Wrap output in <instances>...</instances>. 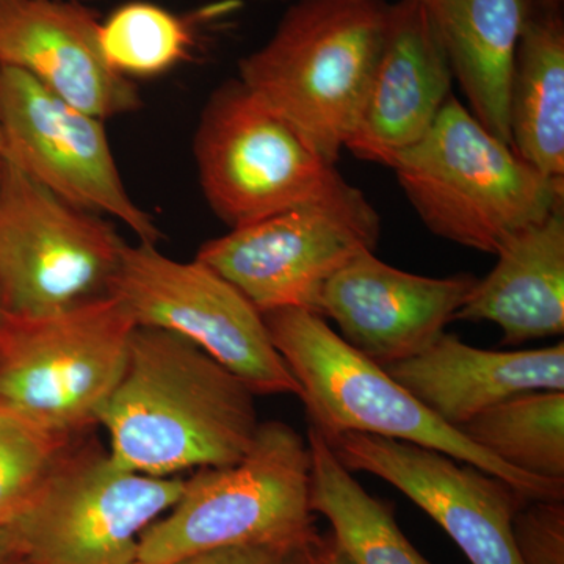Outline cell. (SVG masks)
<instances>
[{
    "mask_svg": "<svg viewBox=\"0 0 564 564\" xmlns=\"http://www.w3.org/2000/svg\"><path fill=\"white\" fill-rule=\"evenodd\" d=\"M389 169L429 231L488 254L564 203V180L519 158L454 95Z\"/></svg>",
    "mask_w": 564,
    "mask_h": 564,
    "instance_id": "3",
    "label": "cell"
},
{
    "mask_svg": "<svg viewBox=\"0 0 564 564\" xmlns=\"http://www.w3.org/2000/svg\"><path fill=\"white\" fill-rule=\"evenodd\" d=\"M185 478L122 469L110 455L61 463L9 525L28 564H133L140 538L184 491Z\"/></svg>",
    "mask_w": 564,
    "mask_h": 564,
    "instance_id": "11",
    "label": "cell"
},
{
    "mask_svg": "<svg viewBox=\"0 0 564 564\" xmlns=\"http://www.w3.org/2000/svg\"><path fill=\"white\" fill-rule=\"evenodd\" d=\"M513 541L522 564H564L563 500H529L513 519Z\"/></svg>",
    "mask_w": 564,
    "mask_h": 564,
    "instance_id": "25",
    "label": "cell"
},
{
    "mask_svg": "<svg viewBox=\"0 0 564 564\" xmlns=\"http://www.w3.org/2000/svg\"><path fill=\"white\" fill-rule=\"evenodd\" d=\"M511 148L538 172L564 180V28L532 14L516 50L510 84Z\"/></svg>",
    "mask_w": 564,
    "mask_h": 564,
    "instance_id": "20",
    "label": "cell"
},
{
    "mask_svg": "<svg viewBox=\"0 0 564 564\" xmlns=\"http://www.w3.org/2000/svg\"><path fill=\"white\" fill-rule=\"evenodd\" d=\"M68 440L0 408V527L20 516L61 466Z\"/></svg>",
    "mask_w": 564,
    "mask_h": 564,
    "instance_id": "24",
    "label": "cell"
},
{
    "mask_svg": "<svg viewBox=\"0 0 564 564\" xmlns=\"http://www.w3.org/2000/svg\"><path fill=\"white\" fill-rule=\"evenodd\" d=\"M392 3L295 0L239 79L336 165L383 50Z\"/></svg>",
    "mask_w": 564,
    "mask_h": 564,
    "instance_id": "2",
    "label": "cell"
},
{
    "mask_svg": "<svg viewBox=\"0 0 564 564\" xmlns=\"http://www.w3.org/2000/svg\"><path fill=\"white\" fill-rule=\"evenodd\" d=\"M443 41L470 113L511 147L510 84L533 0H415Z\"/></svg>",
    "mask_w": 564,
    "mask_h": 564,
    "instance_id": "19",
    "label": "cell"
},
{
    "mask_svg": "<svg viewBox=\"0 0 564 564\" xmlns=\"http://www.w3.org/2000/svg\"><path fill=\"white\" fill-rule=\"evenodd\" d=\"M135 328L113 295L44 317L2 315L0 408L68 436L98 423Z\"/></svg>",
    "mask_w": 564,
    "mask_h": 564,
    "instance_id": "6",
    "label": "cell"
},
{
    "mask_svg": "<svg viewBox=\"0 0 564 564\" xmlns=\"http://www.w3.org/2000/svg\"><path fill=\"white\" fill-rule=\"evenodd\" d=\"M110 295L137 326L165 329L202 348L256 395L302 397L262 313L206 263L181 262L158 245H126Z\"/></svg>",
    "mask_w": 564,
    "mask_h": 564,
    "instance_id": "9",
    "label": "cell"
},
{
    "mask_svg": "<svg viewBox=\"0 0 564 564\" xmlns=\"http://www.w3.org/2000/svg\"><path fill=\"white\" fill-rule=\"evenodd\" d=\"M20 560L17 540L9 525L0 527V564H14Z\"/></svg>",
    "mask_w": 564,
    "mask_h": 564,
    "instance_id": "28",
    "label": "cell"
},
{
    "mask_svg": "<svg viewBox=\"0 0 564 564\" xmlns=\"http://www.w3.org/2000/svg\"><path fill=\"white\" fill-rule=\"evenodd\" d=\"M3 161L0 159V177H2Z\"/></svg>",
    "mask_w": 564,
    "mask_h": 564,
    "instance_id": "31",
    "label": "cell"
},
{
    "mask_svg": "<svg viewBox=\"0 0 564 564\" xmlns=\"http://www.w3.org/2000/svg\"><path fill=\"white\" fill-rule=\"evenodd\" d=\"M133 564H141V563H139V562H135V563H133Z\"/></svg>",
    "mask_w": 564,
    "mask_h": 564,
    "instance_id": "33",
    "label": "cell"
},
{
    "mask_svg": "<svg viewBox=\"0 0 564 564\" xmlns=\"http://www.w3.org/2000/svg\"><path fill=\"white\" fill-rule=\"evenodd\" d=\"M193 154L207 204L231 229L348 184L295 126L239 79L225 82L207 99Z\"/></svg>",
    "mask_w": 564,
    "mask_h": 564,
    "instance_id": "7",
    "label": "cell"
},
{
    "mask_svg": "<svg viewBox=\"0 0 564 564\" xmlns=\"http://www.w3.org/2000/svg\"><path fill=\"white\" fill-rule=\"evenodd\" d=\"M3 155V144H2V133H0V159H2Z\"/></svg>",
    "mask_w": 564,
    "mask_h": 564,
    "instance_id": "30",
    "label": "cell"
},
{
    "mask_svg": "<svg viewBox=\"0 0 564 564\" xmlns=\"http://www.w3.org/2000/svg\"><path fill=\"white\" fill-rule=\"evenodd\" d=\"M384 370L426 410L458 430L519 393L564 392V343L536 350L494 351L444 333L419 355Z\"/></svg>",
    "mask_w": 564,
    "mask_h": 564,
    "instance_id": "17",
    "label": "cell"
},
{
    "mask_svg": "<svg viewBox=\"0 0 564 564\" xmlns=\"http://www.w3.org/2000/svg\"><path fill=\"white\" fill-rule=\"evenodd\" d=\"M314 564H355L347 552L337 544L334 540L333 534L325 536V543H323L321 552H318L317 560Z\"/></svg>",
    "mask_w": 564,
    "mask_h": 564,
    "instance_id": "27",
    "label": "cell"
},
{
    "mask_svg": "<svg viewBox=\"0 0 564 564\" xmlns=\"http://www.w3.org/2000/svg\"><path fill=\"white\" fill-rule=\"evenodd\" d=\"M377 210L351 184L315 202L231 229L199 248L196 259L221 274L259 313L318 314L323 289L380 239Z\"/></svg>",
    "mask_w": 564,
    "mask_h": 564,
    "instance_id": "10",
    "label": "cell"
},
{
    "mask_svg": "<svg viewBox=\"0 0 564 564\" xmlns=\"http://www.w3.org/2000/svg\"><path fill=\"white\" fill-rule=\"evenodd\" d=\"M478 278L403 272L364 251L323 289L318 314L339 336L378 366L406 361L443 336L469 299Z\"/></svg>",
    "mask_w": 564,
    "mask_h": 564,
    "instance_id": "14",
    "label": "cell"
},
{
    "mask_svg": "<svg viewBox=\"0 0 564 564\" xmlns=\"http://www.w3.org/2000/svg\"><path fill=\"white\" fill-rule=\"evenodd\" d=\"M326 443L350 473L372 474L413 500L443 527L470 564H522L513 519L529 499L502 478L433 448L389 437L343 433Z\"/></svg>",
    "mask_w": 564,
    "mask_h": 564,
    "instance_id": "13",
    "label": "cell"
},
{
    "mask_svg": "<svg viewBox=\"0 0 564 564\" xmlns=\"http://www.w3.org/2000/svg\"><path fill=\"white\" fill-rule=\"evenodd\" d=\"M270 337L302 388L310 425L325 440L372 434L433 448L502 478L529 500H564V480L513 469L436 417L402 384L333 332L314 311L262 314Z\"/></svg>",
    "mask_w": 564,
    "mask_h": 564,
    "instance_id": "4",
    "label": "cell"
},
{
    "mask_svg": "<svg viewBox=\"0 0 564 564\" xmlns=\"http://www.w3.org/2000/svg\"><path fill=\"white\" fill-rule=\"evenodd\" d=\"M80 2H85V0H80Z\"/></svg>",
    "mask_w": 564,
    "mask_h": 564,
    "instance_id": "34",
    "label": "cell"
},
{
    "mask_svg": "<svg viewBox=\"0 0 564 564\" xmlns=\"http://www.w3.org/2000/svg\"><path fill=\"white\" fill-rule=\"evenodd\" d=\"M454 70L432 20L415 0L392 3L391 24L344 150L391 165L421 141L452 96Z\"/></svg>",
    "mask_w": 564,
    "mask_h": 564,
    "instance_id": "16",
    "label": "cell"
},
{
    "mask_svg": "<svg viewBox=\"0 0 564 564\" xmlns=\"http://www.w3.org/2000/svg\"><path fill=\"white\" fill-rule=\"evenodd\" d=\"M456 321L492 322L503 345L564 333V203L511 237Z\"/></svg>",
    "mask_w": 564,
    "mask_h": 564,
    "instance_id": "18",
    "label": "cell"
},
{
    "mask_svg": "<svg viewBox=\"0 0 564 564\" xmlns=\"http://www.w3.org/2000/svg\"><path fill=\"white\" fill-rule=\"evenodd\" d=\"M323 543L325 536L317 533L289 543L214 549L173 564H314Z\"/></svg>",
    "mask_w": 564,
    "mask_h": 564,
    "instance_id": "26",
    "label": "cell"
},
{
    "mask_svg": "<svg viewBox=\"0 0 564 564\" xmlns=\"http://www.w3.org/2000/svg\"><path fill=\"white\" fill-rule=\"evenodd\" d=\"M458 430L519 473L564 480V392L519 393Z\"/></svg>",
    "mask_w": 564,
    "mask_h": 564,
    "instance_id": "22",
    "label": "cell"
},
{
    "mask_svg": "<svg viewBox=\"0 0 564 564\" xmlns=\"http://www.w3.org/2000/svg\"><path fill=\"white\" fill-rule=\"evenodd\" d=\"M99 28L80 0H0V66L29 74L99 120L132 113L140 93L107 62Z\"/></svg>",
    "mask_w": 564,
    "mask_h": 564,
    "instance_id": "15",
    "label": "cell"
},
{
    "mask_svg": "<svg viewBox=\"0 0 564 564\" xmlns=\"http://www.w3.org/2000/svg\"><path fill=\"white\" fill-rule=\"evenodd\" d=\"M256 393L191 340L137 326L120 383L98 423L122 469L176 477L229 466L258 434Z\"/></svg>",
    "mask_w": 564,
    "mask_h": 564,
    "instance_id": "1",
    "label": "cell"
},
{
    "mask_svg": "<svg viewBox=\"0 0 564 564\" xmlns=\"http://www.w3.org/2000/svg\"><path fill=\"white\" fill-rule=\"evenodd\" d=\"M126 245L101 215L74 206L3 161V317H44L110 295Z\"/></svg>",
    "mask_w": 564,
    "mask_h": 564,
    "instance_id": "8",
    "label": "cell"
},
{
    "mask_svg": "<svg viewBox=\"0 0 564 564\" xmlns=\"http://www.w3.org/2000/svg\"><path fill=\"white\" fill-rule=\"evenodd\" d=\"M102 122L0 66L2 161L74 206L120 221L139 243L158 245L161 231L129 195Z\"/></svg>",
    "mask_w": 564,
    "mask_h": 564,
    "instance_id": "12",
    "label": "cell"
},
{
    "mask_svg": "<svg viewBox=\"0 0 564 564\" xmlns=\"http://www.w3.org/2000/svg\"><path fill=\"white\" fill-rule=\"evenodd\" d=\"M313 458L311 508L355 564H433L404 536L392 511L370 496L314 426L307 429Z\"/></svg>",
    "mask_w": 564,
    "mask_h": 564,
    "instance_id": "21",
    "label": "cell"
},
{
    "mask_svg": "<svg viewBox=\"0 0 564 564\" xmlns=\"http://www.w3.org/2000/svg\"><path fill=\"white\" fill-rule=\"evenodd\" d=\"M543 2H544V6L555 7L556 3H558V0H543Z\"/></svg>",
    "mask_w": 564,
    "mask_h": 564,
    "instance_id": "29",
    "label": "cell"
},
{
    "mask_svg": "<svg viewBox=\"0 0 564 564\" xmlns=\"http://www.w3.org/2000/svg\"><path fill=\"white\" fill-rule=\"evenodd\" d=\"M0 321H2V307H0Z\"/></svg>",
    "mask_w": 564,
    "mask_h": 564,
    "instance_id": "32",
    "label": "cell"
},
{
    "mask_svg": "<svg viewBox=\"0 0 564 564\" xmlns=\"http://www.w3.org/2000/svg\"><path fill=\"white\" fill-rule=\"evenodd\" d=\"M99 39L111 68L126 79H151L187 62L196 47L195 21L158 3L128 2L101 21Z\"/></svg>",
    "mask_w": 564,
    "mask_h": 564,
    "instance_id": "23",
    "label": "cell"
},
{
    "mask_svg": "<svg viewBox=\"0 0 564 564\" xmlns=\"http://www.w3.org/2000/svg\"><path fill=\"white\" fill-rule=\"evenodd\" d=\"M311 477L307 440L289 423L261 422L240 462L185 480L180 500L141 534L137 562L173 564L214 549L314 536Z\"/></svg>",
    "mask_w": 564,
    "mask_h": 564,
    "instance_id": "5",
    "label": "cell"
}]
</instances>
